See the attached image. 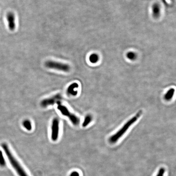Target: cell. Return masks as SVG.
Returning <instances> with one entry per match:
<instances>
[{
	"mask_svg": "<svg viewBox=\"0 0 176 176\" xmlns=\"http://www.w3.org/2000/svg\"><path fill=\"white\" fill-rule=\"evenodd\" d=\"M57 109L64 116L66 117L74 126H78L80 122V119L78 117L69 111L66 106L62 105L60 102L57 103Z\"/></svg>",
	"mask_w": 176,
	"mask_h": 176,
	"instance_id": "obj_3",
	"label": "cell"
},
{
	"mask_svg": "<svg viewBox=\"0 0 176 176\" xmlns=\"http://www.w3.org/2000/svg\"><path fill=\"white\" fill-rule=\"evenodd\" d=\"M61 99L62 97L61 95L60 94H57L50 98H46L43 100L41 102V105L42 107L45 108L60 102Z\"/></svg>",
	"mask_w": 176,
	"mask_h": 176,
	"instance_id": "obj_6",
	"label": "cell"
},
{
	"mask_svg": "<svg viewBox=\"0 0 176 176\" xmlns=\"http://www.w3.org/2000/svg\"><path fill=\"white\" fill-rule=\"evenodd\" d=\"M6 161L3 155V152L0 150V166L4 167L6 166Z\"/></svg>",
	"mask_w": 176,
	"mask_h": 176,
	"instance_id": "obj_15",
	"label": "cell"
},
{
	"mask_svg": "<svg viewBox=\"0 0 176 176\" xmlns=\"http://www.w3.org/2000/svg\"><path fill=\"white\" fill-rule=\"evenodd\" d=\"M142 110H139L135 115L134 117H133L132 118L130 119L122 127V128L120 129L115 134L112 135L110 137L109 139V142L111 144H115L118 141V140L122 137V136L126 133L127 131L132 125L136 122L137 120L139 119V118L142 115Z\"/></svg>",
	"mask_w": 176,
	"mask_h": 176,
	"instance_id": "obj_1",
	"label": "cell"
},
{
	"mask_svg": "<svg viewBox=\"0 0 176 176\" xmlns=\"http://www.w3.org/2000/svg\"><path fill=\"white\" fill-rule=\"evenodd\" d=\"M22 125L24 128L28 131H31L32 129V127L31 123L30 120L25 119L22 122Z\"/></svg>",
	"mask_w": 176,
	"mask_h": 176,
	"instance_id": "obj_12",
	"label": "cell"
},
{
	"mask_svg": "<svg viewBox=\"0 0 176 176\" xmlns=\"http://www.w3.org/2000/svg\"><path fill=\"white\" fill-rule=\"evenodd\" d=\"M60 122L58 118H55L53 119L51 126V139L52 141H57L59 134Z\"/></svg>",
	"mask_w": 176,
	"mask_h": 176,
	"instance_id": "obj_5",
	"label": "cell"
},
{
	"mask_svg": "<svg viewBox=\"0 0 176 176\" xmlns=\"http://www.w3.org/2000/svg\"><path fill=\"white\" fill-rule=\"evenodd\" d=\"M175 93V89L174 88H171L167 91L164 95V99L166 101H170L172 99Z\"/></svg>",
	"mask_w": 176,
	"mask_h": 176,
	"instance_id": "obj_10",
	"label": "cell"
},
{
	"mask_svg": "<svg viewBox=\"0 0 176 176\" xmlns=\"http://www.w3.org/2000/svg\"><path fill=\"white\" fill-rule=\"evenodd\" d=\"M93 117L91 115H87L85 117L84 120L82 123V126L83 127H86L90 124V123L91 122Z\"/></svg>",
	"mask_w": 176,
	"mask_h": 176,
	"instance_id": "obj_11",
	"label": "cell"
},
{
	"mask_svg": "<svg viewBox=\"0 0 176 176\" xmlns=\"http://www.w3.org/2000/svg\"><path fill=\"white\" fill-rule=\"evenodd\" d=\"M70 176H80V175L78 172L73 171L71 173Z\"/></svg>",
	"mask_w": 176,
	"mask_h": 176,
	"instance_id": "obj_17",
	"label": "cell"
},
{
	"mask_svg": "<svg viewBox=\"0 0 176 176\" xmlns=\"http://www.w3.org/2000/svg\"><path fill=\"white\" fill-rule=\"evenodd\" d=\"M45 65L48 68L64 71L68 72L70 70V66L68 64H64L56 61L48 60L45 63Z\"/></svg>",
	"mask_w": 176,
	"mask_h": 176,
	"instance_id": "obj_4",
	"label": "cell"
},
{
	"mask_svg": "<svg viewBox=\"0 0 176 176\" xmlns=\"http://www.w3.org/2000/svg\"><path fill=\"white\" fill-rule=\"evenodd\" d=\"M2 147L6 155H7L11 165L16 171L18 175L19 176H28L21 165L19 164V162L17 161L12 154L8 144L5 143H3L2 144Z\"/></svg>",
	"mask_w": 176,
	"mask_h": 176,
	"instance_id": "obj_2",
	"label": "cell"
},
{
	"mask_svg": "<svg viewBox=\"0 0 176 176\" xmlns=\"http://www.w3.org/2000/svg\"><path fill=\"white\" fill-rule=\"evenodd\" d=\"M7 18L9 29L10 31H13L16 28L15 15L12 12H9L7 14Z\"/></svg>",
	"mask_w": 176,
	"mask_h": 176,
	"instance_id": "obj_7",
	"label": "cell"
},
{
	"mask_svg": "<svg viewBox=\"0 0 176 176\" xmlns=\"http://www.w3.org/2000/svg\"><path fill=\"white\" fill-rule=\"evenodd\" d=\"M89 60L91 63L95 64V63H97L99 61V56L98 54H91L89 58Z\"/></svg>",
	"mask_w": 176,
	"mask_h": 176,
	"instance_id": "obj_13",
	"label": "cell"
},
{
	"mask_svg": "<svg viewBox=\"0 0 176 176\" xmlns=\"http://www.w3.org/2000/svg\"><path fill=\"white\" fill-rule=\"evenodd\" d=\"M126 57L129 60H135L136 58H137V55L135 52H130L127 53Z\"/></svg>",
	"mask_w": 176,
	"mask_h": 176,
	"instance_id": "obj_14",
	"label": "cell"
},
{
	"mask_svg": "<svg viewBox=\"0 0 176 176\" xmlns=\"http://www.w3.org/2000/svg\"><path fill=\"white\" fill-rule=\"evenodd\" d=\"M79 85L77 83L74 82L70 85L66 90V94L69 96H75L78 94V89Z\"/></svg>",
	"mask_w": 176,
	"mask_h": 176,
	"instance_id": "obj_8",
	"label": "cell"
},
{
	"mask_svg": "<svg viewBox=\"0 0 176 176\" xmlns=\"http://www.w3.org/2000/svg\"><path fill=\"white\" fill-rule=\"evenodd\" d=\"M165 171L166 170L164 168H161L159 170L156 176H164Z\"/></svg>",
	"mask_w": 176,
	"mask_h": 176,
	"instance_id": "obj_16",
	"label": "cell"
},
{
	"mask_svg": "<svg viewBox=\"0 0 176 176\" xmlns=\"http://www.w3.org/2000/svg\"><path fill=\"white\" fill-rule=\"evenodd\" d=\"M160 7L158 3H155L152 7V14L154 18H158L160 16Z\"/></svg>",
	"mask_w": 176,
	"mask_h": 176,
	"instance_id": "obj_9",
	"label": "cell"
}]
</instances>
